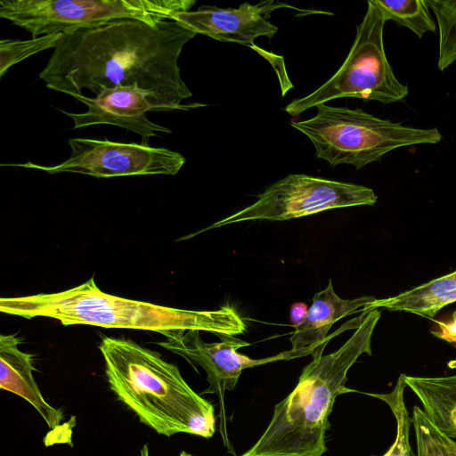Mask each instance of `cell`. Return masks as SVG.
<instances>
[{"mask_svg": "<svg viewBox=\"0 0 456 456\" xmlns=\"http://www.w3.org/2000/svg\"><path fill=\"white\" fill-rule=\"evenodd\" d=\"M316 109L314 117L290 125L311 141L316 158L332 167L345 164L360 169L395 149L436 144L443 139L437 128L403 126L359 108L323 103Z\"/></svg>", "mask_w": 456, "mask_h": 456, "instance_id": "5", "label": "cell"}, {"mask_svg": "<svg viewBox=\"0 0 456 456\" xmlns=\"http://www.w3.org/2000/svg\"><path fill=\"white\" fill-rule=\"evenodd\" d=\"M417 456H456V440L442 433L419 406L413 408Z\"/></svg>", "mask_w": 456, "mask_h": 456, "instance_id": "20", "label": "cell"}, {"mask_svg": "<svg viewBox=\"0 0 456 456\" xmlns=\"http://www.w3.org/2000/svg\"><path fill=\"white\" fill-rule=\"evenodd\" d=\"M99 349L110 388L142 423L166 436H213V404L189 386L176 365L130 339L106 337Z\"/></svg>", "mask_w": 456, "mask_h": 456, "instance_id": "3", "label": "cell"}, {"mask_svg": "<svg viewBox=\"0 0 456 456\" xmlns=\"http://www.w3.org/2000/svg\"><path fill=\"white\" fill-rule=\"evenodd\" d=\"M195 0H1L0 17L37 37L121 20L151 25L190 12Z\"/></svg>", "mask_w": 456, "mask_h": 456, "instance_id": "7", "label": "cell"}, {"mask_svg": "<svg viewBox=\"0 0 456 456\" xmlns=\"http://www.w3.org/2000/svg\"><path fill=\"white\" fill-rule=\"evenodd\" d=\"M386 22L373 1H368L365 15L356 27L354 41L341 67L315 91L289 102L284 111L296 116L343 97L383 104L403 101L409 88L397 79L387 61L383 40Z\"/></svg>", "mask_w": 456, "mask_h": 456, "instance_id": "6", "label": "cell"}, {"mask_svg": "<svg viewBox=\"0 0 456 456\" xmlns=\"http://www.w3.org/2000/svg\"><path fill=\"white\" fill-rule=\"evenodd\" d=\"M163 336L167 339L159 345L205 370L209 387L204 394H217L221 398L225 391L234 389L243 370L288 360L286 352L264 359L239 354V348L250 344L233 336L218 335L221 338L218 343L204 342L198 330L171 331Z\"/></svg>", "mask_w": 456, "mask_h": 456, "instance_id": "10", "label": "cell"}, {"mask_svg": "<svg viewBox=\"0 0 456 456\" xmlns=\"http://www.w3.org/2000/svg\"><path fill=\"white\" fill-rule=\"evenodd\" d=\"M196 33L167 20L151 25L121 20L62 34L39 74L45 86L71 96L84 89L95 95L117 86H135L146 92L157 111L189 110L192 95L183 80L178 60Z\"/></svg>", "mask_w": 456, "mask_h": 456, "instance_id": "1", "label": "cell"}, {"mask_svg": "<svg viewBox=\"0 0 456 456\" xmlns=\"http://www.w3.org/2000/svg\"><path fill=\"white\" fill-rule=\"evenodd\" d=\"M377 202L369 187L303 174H290L269 185L251 205L203 231L244 221H284L322 211Z\"/></svg>", "mask_w": 456, "mask_h": 456, "instance_id": "8", "label": "cell"}, {"mask_svg": "<svg viewBox=\"0 0 456 456\" xmlns=\"http://www.w3.org/2000/svg\"><path fill=\"white\" fill-rule=\"evenodd\" d=\"M456 302V271L396 296L374 300L362 313L379 308L401 311L432 319L445 305Z\"/></svg>", "mask_w": 456, "mask_h": 456, "instance_id": "15", "label": "cell"}, {"mask_svg": "<svg viewBox=\"0 0 456 456\" xmlns=\"http://www.w3.org/2000/svg\"><path fill=\"white\" fill-rule=\"evenodd\" d=\"M279 8H292L276 0L256 4H241L238 8L203 5L196 11L176 13L177 21L196 34H202L222 42L237 43L255 47L258 37L271 38L278 28L269 21L270 13Z\"/></svg>", "mask_w": 456, "mask_h": 456, "instance_id": "11", "label": "cell"}, {"mask_svg": "<svg viewBox=\"0 0 456 456\" xmlns=\"http://www.w3.org/2000/svg\"><path fill=\"white\" fill-rule=\"evenodd\" d=\"M2 313L31 319L48 317L61 324L133 329L159 332L198 330L236 336L246 331L241 317L230 306L186 310L132 300L102 291L94 276L71 289L30 296L2 297Z\"/></svg>", "mask_w": 456, "mask_h": 456, "instance_id": "4", "label": "cell"}, {"mask_svg": "<svg viewBox=\"0 0 456 456\" xmlns=\"http://www.w3.org/2000/svg\"><path fill=\"white\" fill-rule=\"evenodd\" d=\"M62 37L61 33L32 37L28 40L2 39L0 41V77L20 61L42 51L55 48Z\"/></svg>", "mask_w": 456, "mask_h": 456, "instance_id": "21", "label": "cell"}, {"mask_svg": "<svg viewBox=\"0 0 456 456\" xmlns=\"http://www.w3.org/2000/svg\"><path fill=\"white\" fill-rule=\"evenodd\" d=\"M406 387L405 374H401L392 392L388 394L366 393L370 396L385 402L389 406L395 419V440L383 456H417L413 453L410 444L411 418H410L404 403L403 392Z\"/></svg>", "mask_w": 456, "mask_h": 456, "instance_id": "18", "label": "cell"}, {"mask_svg": "<svg viewBox=\"0 0 456 456\" xmlns=\"http://www.w3.org/2000/svg\"><path fill=\"white\" fill-rule=\"evenodd\" d=\"M179 456H193V455H192V454H191V453H189V452H187L183 451V452L180 453V455H179Z\"/></svg>", "mask_w": 456, "mask_h": 456, "instance_id": "25", "label": "cell"}, {"mask_svg": "<svg viewBox=\"0 0 456 456\" xmlns=\"http://www.w3.org/2000/svg\"><path fill=\"white\" fill-rule=\"evenodd\" d=\"M376 300L374 297L342 299L334 291L332 281L323 290L315 293L308 308L305 320L295 329L289 338L291 349L287 351L288 360L311 354H323L332 336L328 337L331 326L338 320L360 311Z\"/></svg>", "mask_w": 456, "mask_h": 456, "instance_id": "13", "label": "cell"}, {"mask_svg": "<svg viewBox=\"0 0 456 456\" xmlns=\"http://www.w3.org/2000/svg\"><path fill=\"white\" fill-rule=\"evenodd\" d=\"M72 97L87 106V110L82 113L60 110L74 121L73 129L114 125L138 134L143 139L158 136V133H172L169 128L147 118L148 111L157 110L151 103L148 94L135 86L103 90L93 98L84 94Z\"/></svg>", "mask_w": 456, "mask_h": 456, "instance_id": "12", "label": "cell"}, {"mask_svg": "<svg viewBox=\"0 0 456 456\" xmlns=\"http://www.w3.org/2000/svg\"><path fill=\"white\" fill-rule=\"evenodd\" d=\"M386 21L392 20L412 31L419 39L437 26L426 0H372Z\"/></svg>", "mask_w": 456, "mask_h": 456, "instance_id": "17", "label": "cell"}, {"mask_svg": "<svg viewBox=\"0 0 456 456\" xmlns=\"http://www.w3.org/2000/svg\"><path fill=\"white\" fill-rule=\"evenodd\" d=\"M438 330L432 331L436 338L449 343L456 344V311L452 313L451 319L437 322Z\"/></svg>", "mask_w": 456, "mask_h": 456, "instance_id": "22", "label": "cell"}, {"mask_svg": "<svg viewBox=\"0 0 456 456\" xmlns=\"http://www.w3.org/2000/svg\"><path fill=\"white\" fill-rule=\"evenodd\" d=\"M405 383L419 399L422 410L437 429L456 440V374L446 377L405 375Z\"/></svg>", "mask_w": 456, "mask_h": 456, "instance_id": "16", "label": "cell"}, {"mask_svg": "<svg viewBox=\"0 0 456 456\" xmlns=\"http://www.w3.org/2000/svg\"><path fill=\"white\" fill-rule=\"evenodd\" d=\"M20 338L13 334L0 336V387L28 402L51 429L63 419V413L44 398L33 377L32 355L18 348Z\"/></svg>", "mask_w": 456, "mask_h": 456, "instance_id": "14", "label": "cell"}, {"mask_svg": "<svg viewBox=\"0 0 456 456\" xmlns=\"http://www.w3.org/2000/svg\"><path fill=\"white\" fill-rule=\"evenodd\" d=\"M438 29L437 68L444 71L456 61V0H426Z\"/></svg>", "mask_w": 456, "mask_h": 456, "instance_id": "19", "label": "cell"}, {"mask_svg": "<svg viewBox=\"0 0 456 456\" xmlns=\"http://www.w3.org/2000/svg\"><path fill=\"white\" fill-rule=\"evenodd\" d=\"M70 156L54 166H42L31 161L2 164L37 169L48 174L77 173L97 178L129 175L178 174L186 162L180 152L147 143L119 142L108 139L70 138Z\"/></svg>", "mask_w": 456, "mask_h": 456, "instance_id": "9", "label": "cell"}, {"mask_svg": "<svg viewBox=\"0 0 456 456\" xmlns=\"http://www.w3.org/2000/svg\"><path fill=\"white\" fill-rule=\"evenodd\" d=\"M140 456H150V451L147 444H144L140 451Z\"/></svg>", "mask_w": 456, "mask_h": 456, "instance_id": "24", "label": "cell"}, {"mask_svg": "<svg viewBox=\"0 0 456 456\" xmlns=\"http://www.w3.org/2000/svg\"><path fill=\"white\" fill-rule=\"evenodd\" d=\"M370 311L350 338L333 353L319 354L302 370L293 391L274 407L270 423L256 444L240 456H322L336 397L347 372L362 354H371V337L380 318Z\"/></svg>", "mask_w": 456, "mask_h": 456, "instance_id": "2", "label": "cell"}, {"mask_svg": "<svg viewBox=\"0 0 456 456\" xmlns=\"http://www.w3.org/2000/svg\"><path fill=\"white\" fill-rule=\"evenodd\" d=\"M307 311L308 307L303 302H297L291 305L289 311V321L295 329L299 327L304 322Z\"/></svg>", "mask_w": 456, "mask_h": 456, "instance_id": "23", "label": "cell"}]
</instances>
